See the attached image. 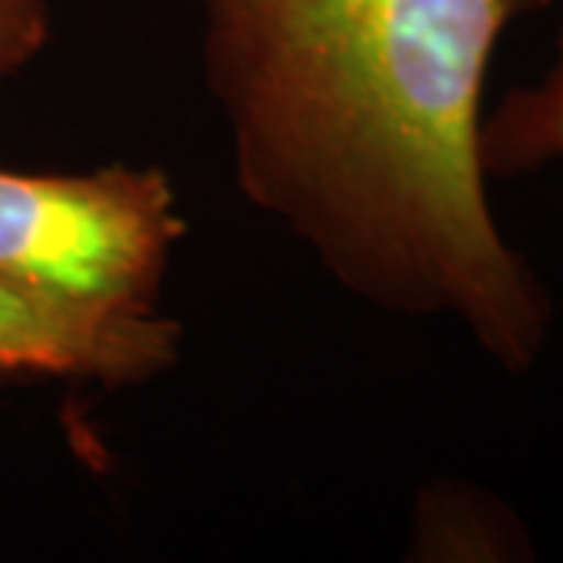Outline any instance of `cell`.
Returning <instances> with one entry per match:
<instances>
[{"mask_svg":"<svg viewBox=\"0 0 563 563\" xmlns=\"http://www.w3.org/2000/svg\"><path fill=\"white\" fill-rule=\"evenodd\" d=\"M551 0H198L239 191L357 301L454 317L526 373L551 301L479 161L501 35Z\"/></svg>","mask_w":563,"mask_h":563,"instance_id":"6da1fadb","label":"cell"},{"mask_svg":"<svg viewBox=\"0 0 563 563\" xmlns=\"http://www.w3.org/2000/svg\"><path fill=\"white\" fill-rule=\"evenodd\" d=\"M51 38V0H0V85Z\"/></svg>","mask_w":563,"mask_h":563,"instance_id":"5b68a950","label":"cell"},{"mask_svg":"<svg viewBox=\"0 0 563 563\" xmlns=\"http://www.w3.org/2000/svg\"><path fill=\"white\" fill-rule=\"evenodd\" d=\"M179 354L181 325L166 313L103 320L41 301L0 279V373L122 388L161 379Z\"/></svg>","mask_w":563,"mask_h":563,"instance_id":"3957f363","label":"cell"},{"mask_svg":"<svg viewBox=\"0 0 563 563\" xmlns=\"http://www.w3.org/2000/svg\"><path fill=\"white\" fill-rule=\"evenodd\" d=\"M181 235L179 195L157 166H0V279L41 301L103 320L163 313V282Z\"/></svg>","mask_w":563,"mask_h":563,"instance_id":"7a4b0ae2","label":"cell"},{"mask_svg":"<svg viewBox=\"0 0 563 563\" xmlns=\"http://www.w3.org/2000/svg\"><path fill=\"white\" fill-rule=\"evenodd\" d=\"M479 161L485 179H514L563 161V32L544 79L510 91L483 117Z\"/></svg>","mask_w":563,"mask_h":563,"instance_id":"277c9868","label":"cell"}]
</instances>
